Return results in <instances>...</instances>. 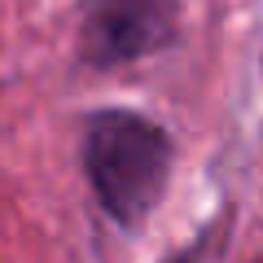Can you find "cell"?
Listing matches in <instances>:
<instances>
[{"instance_id":"1","label":"cell","mask_w":263,"mask_h":263,"mask_svg":"<svg viewBox=\"0 0 263 263\" xmlns=\"http://www.w3.org/2000/svg\"><path fill=\"white\" fill-rule=\"evenodd\" d=\"M171 136L141 110H97L84 123V176L119 228H141L171 180Z\"/></svg>"},{"instance_id":"2","label":"cell","mask_w":263,"mask_h":263,"mask_svg":"<svg viewBox=\"0 0 263 263\" xmlns=\"http://www.w3.org/2000/svg\"><path fill=\"white\" fill-rule=\"evenodd\" d=\"M176 0H84L79 57L92 66H127L154 57L176 40Z\"/></svg>"},{"instance_id":"3","label":"cell","mask_w":263,"mask_h":263,"mask_svg":"<svg viewBox=\"0 0 263 263\" xmlns=\"http://www.w3.org/2000/svg\"><path fill=\"white\" fill-rule=\"evenodd\" d=\"M171 263H193V259H171Z\"/></svg>"}]
</instances>
